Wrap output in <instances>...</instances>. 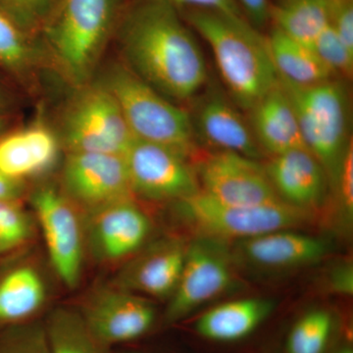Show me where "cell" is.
Listing matches in <instances>:
<instances>
[{
  "label": "cell",
  "instance_id": "19",
  "mask_svg": "<svg viewBox=\"0 0 353 353\" xmlns=\"http://www.w3.org/2000/svg\"><path fill=\"white\" fill-rule=\"evenodd\" d=\"M250 111V128L261 150L274 157L306 148L296 111L279 82Z\"/></svg>",
  "mask_w": 353,
  "mask_h": 353
},
{
  "label": "cell",
  "instance_id": "30",
  "mask_svg": "<svg viewBox=\"0 0 353 353\" xmlns=\"http://www.w3.org/2000/svg\"><path fill=\"white\" fill-rule=\"evenodd\" d=\"M31 232V221L15 201L0 202V253L23 245Z\"/></svg>",
  "mask_w": 353,
  "mask_h": 353
},
{
  "label": "cell",
  "instance_id": "5",
  "mask_svg": "<svg viewBox=\"0 0 353 353\" xmlns=\"http://www.w3.org/2000/svg\"><path fill=\"white\" fill-rule=\"evenodd\" d=\"M296 111L304 145L322 165L329 185L336 182L348 134V99L340 82L296 87L279 81Z\"/></svg>",
  "mask_w": 353,
  "mask_h": 353
},
{
  "label": "cell",
  "instance_id": "25",
  "mask_svg": "<svg viewBox=\"0 0 353 353\" xmlns=\"http://www.w3.org/2000/svg\"><path fill=\"white\" fill-rule=\"evenodd\" d=\"M50 353H108L92 336L80 313L60 308L44 324Z\"/></svg>",
  "mask_w": 353,
  "mask_h": 353
},
{
  "label": "cell",
  "instance_id": "42",
  "mask_svg": "<svg viewBox=\"0 0 353 353\" xmlns=\"http://www.w3.org/2000/svg\"><path fill=\"white\" fill-rule=\"evenodd\" d=\"M125 353H139V352H125Z\"/></svg>",
  "mask_w": 353,
  "mask_h": 353
},
{
  "label": "cell",
  "instance_id": "22",
  "mask_svg": "<svg viewBox=\"0 0 353 353\" xmlns=\"http://www.w3.org/2000/svg\"><path fill=\"white\" fill-rule=\"evenodd\" d=\"M268 43L281 82L309 87L332 80L333 74L312 48L290 39L278 28H274Z\"/></svg>",
  "mask_w": 353,
  "mask_h": 353
},
{
  "label": "cell",
  "instance_id": "35",
  "mask_svg": "<svg viewBox=\"0 0 353 353\" xmlns=\"http://www.w3.org/2000/svg\"><path fill=\"white\" fill-rule=\"evenodd\" d=\"M248 22L255 29L264 27L271 19L269 0H236Z\"/></svg>",
  "mask_w": 353,
  "mask_h": 353
},
{
  "label": "cell",
  "instance_id": "26",
  "mask_svg": "<svg viewBox=\"0 0 353 353\" xmlns=\"http://www.w3.org/2000/svg\"><path fill=\"white\" fill-rule=\"evenodd\" d=\"M333 320L330 313L314 310L294 324L288 339V353H324L331 336Z\"/></svg>",
  "mask_w": 353,
  "mask_h": 353
},
{
  "label": "cell",
  "instance_id": "38",
  "mask_svg": "<svg viewBox=\"0 0 353 353\" xmlns=\"http://www.w3.org/2000/svg\"><path fill=\"white\" fill-rule=\"evenodd\" d=\"M328 4L338 3V2L353 1V0H325Z\"/></svg>",
  "mask_w": 353,
  "mask_h": 353
},
{
  "label": "cell",
  "instance_id": "2",
  "mask_svg": "<svg viewBox=\"0 0 353 353\" xmlns=\"http://www.w3.org/2000/svg\"><path fill=\"white\" fill-rule=\"evenodd\" d=\"M185 20L210 46L232 99L250 110L278 85L268 39L245 18L209 9L185 8Z\"/></svg>",
  "mask_w": 353,
  "mask_h": 353
},
{
  "label": "cell",
  "instance_id": "10",
  "mask_svg": "<svg viewBox=\"0 0 353 353\" xmlns=\"http://www.w3.org/2000/svg\"><path fill=\"white\" fill-rule=\"evenodd\" d=\"M219 241L203 236L185 248L182 274L165 313L167 322L187 317L229 289L233 272Z\"/></svg>",
  "mask_w": 353,
  "mask_h": 353
},
{
  "label": "cell",
  "instance_id": "37",
  "mask_svg": "<svg viewBox=\"0 0 353 353\" xmlns=\"http://www.w3.org/2000/svg\"><path fill=\"white\" fill-rule=\"evenodd\" d=\"M19 192V182L8 178L0 172V202L16 201Z\"/></svg>",
  "mask_w": 353,
  "mask_h": 353
},
{
  "label": "cell",
  "instance_id": "21",
  "mask_svg": "<svg viewBox=\"0 0 353 353\" xmlns=\"http://www.w3.org/2000/svg\"><path fill=\"white\" fill-rule=\"evenodd\" d=\"M273 303L268 299H239L206 311L196 324L197 333L214 341H240L252 333L270 314Z\"/></svg>",
  "mask_w": 353,
  "mask_h": 353
},
{
  "label": "cell",
  "instance_id": "1",
  "mask_svg": "<svg viewBox=\"0 0 353 353\" xmlns=\"http://www.w3.org/2000/svg\"><path fill=\"white\" fill-rule=\"evenodd\" d=\"M120 39L129 68L172 101L192 99L208 80L201 48L170 4L139 2L123 21Z\"/></svg>",
  "mask_w": 353,
  "mask_h": 353
},
{
  "label": "cell",
  "instance_id": "17",
  "mask_svg": "<svg viewBox=\"0 0 353 353\" xmlns=\"http://www.w3.org/2000/svg\"><path fill=\"white\" fill-rule=\"evenodd\" d=\"M185 248L178 241L152 246L128 265L121 274L119 287L157 299L171 297L182 274Z\"/></svg>",
  "mask_w": 353,
  "mask_h": 353
},
{
  "label": "cell",
  "instance_id": "31",
  "mask_svg": "<svg viewBox=\"0 0 353 353\" xmlns=\"http://www.w3.org/2000/svg\"><path fill=\"white\" fill-rule=\"evenodd\" d=\"M58 0H0L1 12L23 31L36 29L57 6Z\"/></svg>",
  "mask_w": 353,
  "mask_h": 353
},
{
  "label": "cell",
  "instance_id": "41",
  "mask_svg": "<svg viewBox=\"0 0 353 353\" xmlns=\"http://www.w3.org/2000/svg\"><path fill=\"white\" fill-rule=\"evenodd\" d=\"M2 103H3V97H2L1 92H0V106L2 105Z\"/></svg>",
  "mask_w": 353,
  "mask_h": 353
},
{
  "label": "cell",
  "instance_id": "12",
  "mask_svg": "<svg viewBox=\"0 0 353 353\" xmlns=\"http://www.w3.org/2000/svg\"><path fill=\"white\" fill-rule=\"evenodd\" d=\"M63 181L69 196L90 211L134 194L124 155L69 152Z\"/></svg>",
  "mask_w": 353,
  "mask_h": 353
},
{
  "label": "cell",
  "instance_id": "20",
  "mask_svg": "<svg viewBox=\"0 0 353 353\" xmlns=\"http://www.w3.org/2000/svg\"><path fill=\"white\" fill-rule=\"evenodd\" d=\"M58 152L57 139L50 130L28 128L0 141V172L19 182L50 169Z\"/></svg>",
  "mask_w": 353,
  "mask_h": 353
},
{
  "label": "cell",
  "instance_id": "32",
  "mask_svg": "<svg viewBox=\"0 0 353 353\" xmlns=\"http://www.w3.org/2000/svg\"><path fill=\"white\" fill-rule=\"evenodd\" d=\"M334 192L338 201L341 219L347 226L352 224L353 219V143L352 139L348 145L345 155L341 159Z\"/></svg>",
  "mask_w": 353,
  "mask_h": 353
},
{
  "label": "cell",
  "instance_id": "23",
  "mask_svg": "<svg viewBox=\"0 0 353 353\" xmlns=\"http://www.w3.org/2000/svg\"><path fill=\"white\" fill-rule=\"evenodd\" d=\"M46 301V287L39 272L22 266L0 281V325L23 324L38 313Z\"/></svg>",
  "mask_w": 353,
  "mask_h": 353
},
{
  "label": "cell",
  "instance_id": "40",
  "mask_svg": "<svg viewBox=\"0 0 353 353\" xmlns=\"http://www.w3.org/2000/svg\"><path fill=\"white\" fill-rule=\"evenodd\" d=\"M3 126H4L3 120H2L1 118H0V131H1L2 128H3Z\"/></svg>",
  "mask_w": 353,
  "mask_h": 353
},
{
  "label": "cell",
  "instance_id": "27",
  "mask_svg": "<svg viewBox=\"0 0 353 353\" xmlns=\"http://www.w3.org/2000/svg\"><path fill=\"white\" fill-rule=\"evenodd\" d=\"M31 58V50L21 30L0 11V64L18 71L24 69Z\"/></svg>",
  "mask_w": 353,
  "mask_h": 353
},
{
  "label": "cell",
  "instance_id": "7",
  "mask_svg": "<svg viewBox=\"0 0 353 353\" xmlns=\"http://www.w3.org/2000/svg\"><path fill=\"white\" fill-rule=\"evenodd\" d=\"M69 152L124 155L134 138L119 104L103 85L83 90L64 121Z\"/></svg>",
  "mask_w": 353,
  "mask_h": 353
},
{
  "label": "cell",
  "instance_id": "8",
  "mask_svg": "<svg viewBox=\"0 0 353 353\" xmlns=\"http://www.w3.org/2000/svg\"><path fill=\"white\" fill-rule=\"evenodd\" d=\"M132 194L150 201H182L199 190L187 157L167 146L134 139L124 154Z\"/></svg>",
  "mask_w": 353,
  "mask_h": 353
},
{
  "label": "cell",
  "instance_id": "6",
  "mask_svg": "<svg viewBox=\"0 0 353 353\" xmlns=\"http://www.w3.org/2000/svg\"><path fill=\"white\" fill-rule=\"evenodd\" d=\"M180 203L181 212L204 238L248 240L279 230H290L308 219V211L285 201L245 206L221 203L199 190Z\"/></svg>",
  "mask_w": 353,
  "mask_h": 353
},
{
  "label": "cell",
  "instance_id": "4",
  "mask_svg": "<svg viewBox=\"0 0 353 353\" xmlns=\"http://www.w3.org/2000/svg\"><path fill=\"white\" fill-rule=\"evenodd\" d=\"M102 85L119 104L134 139L167 146L187 157L194 150L192 116L129 67L114 66Z\"/></svg>",
  "mask_w": 353,
  "mask_h": 353
},
{
  "label": "cell",
  "instance_id": "16",
  "mask_svg": "<svg viewBox=\"0 0 353 353\" xmlns=\"http://www.w3.org/2000/svg\"><path fill=\"white\" fill-rule=\"evenodd\" d=\"M192 121L194 134L220 152H236L255 160L261 157L262 150L252 128L219 92L203 97Z\"/></svg>",
  "mask_w": 353,
  "mask_h": 353
},
{
  "label": "cell",
  "instance_id": "29",
  "mask_svg": "<svg viewBox=\"0 0 353 353\" xmlns=\"http://www.w3.org/2000/svg\"><path fill=\"white\" fill-rule=\"evenodd\" d=\"M0 353H50L44 325L23 323L0 336Z\"/></svg>",
  "mask_w": 353,
  "mask_h": 353
},
{
  "label": "cell",
  "instance_id": "33",
  "mask_svg": "<svg viewBox=\"0 0 353 353\" xmlns=\"http://www.w3.org/2000/svg\"><path fill=\"white\" fill-rule=\"evenodd\" d=\"M330 24L333 26L339 38L353 51V1L328 4Z\"/></svg>",
  "mask_w": 353,
  "mask_h": 353
},
{
  "label": "cell",
  "instance_id": "3",
  "mask_svg": "<svg viewBox=\"0 0 353 353\" xmlns=\"http://www.w3.org/2000/svg\"><path fill=\"white\" fill-rule=\"evenodd\" d=\"M118 0H58L43 26L55 61L73 83H83L101 57Z\"/></svg>",
  "mask_w": 353,
  "mask_h": 353
},
{
  "label": "cell",
  "instance_id": "11",
  "mask_svg": "<svg viewBox=\"0 0 353 353\" xmlns=\"http://www.w3.org/2000/svg\"><path fill=\"white\" fill-rule=\"evenodd\" d=\"M32 205L53 268L67 287L75 288L82 275L83 238L73 204L57 190L46 188L34 194Z\"/></svg>",
  "mask_w": 353,
  "mask_h": 353
},
{
  "label": "cell",
  "instance_id": "18",
  "mask_svg": "<svg viewBox=\"0 0 353 353\" xmlns=\"http://www.w3.org/2000/svg\"><path fill=\"white\" fill-rule=\"evenodd\" d=\"M248 261L269 268H290L319 261L328 252L326 241L290 230H279L241 241Z\"/></svg>",
  "mask_w": 353,
  "mask_h": 353
},
{
  "label": "cell",
  "instance_id": "39",
  "mask_svg": "<svg viewBox=\"0 0 353 353\" xmlns=\"http://www.w3.org/2000/svg\"><path fill=\"white\" fill-rule=\"evenodd\" d=\"M339 353H353L352 350H350V348H343V350H341Z\"/></svg>",
  "mask_w": 353,
  "mask_h": 353
},
{
  "label": "cell",
  "instance_id": "28",
  "mask_svg": "<svg viewBox=\"0 0 353 353\" xmlns=\"http://www.w3.org/2000/svg\"><path fill=\"white\" fill-rule=\"evenodd\" d=\"M312 50L333 75H343L350 79L353 73V51L339 38L330 24L316 39Z\"/></svg>",
  "mask_w": 353,
  "mask_h": 353
},
{
  "label": "cell",
  "instance_id": "14",
  "mask_svg": "<svg viewBox=\"0 0 353 353\" xmlns=\"http://www.w3.org/2000/svg\"><path fill=\"white\" fill-rule=\"evenodd\" d=\"M150 231L148 216L132 199L111 202L90 211V238L95 254L108 261L129 256Z\"/></svg>",
  "mask_w": 353,
  "mask_h": 353
},
{
  "label": "cell",
  "instance_id": "15",
  "mask_svg": "<svg viewBox=\"0 0 353 353\" xmlns=\"http://www.w3.org/2000/svg\"><path fill=\"white\" fill-rule=\"evenodd\" d=\"M264 167L278 196L290 205L309 211L324 201L328 178L307 148L274 155Z\"/></svg>",
  "mask_w": 353,
  "mask_h": 353
},
{
  "label": "cell",
  "instance_id": "9",
  "mask_svg": "<svg viewBox=\"0 0 353 353\" xmlns=\"http://www.w3.org/2000/svg\"><path fill=\"white\" fill-rule=\"evenodd\" d=\"M199 190L221 203L257 206L284 201L263 165L239 153L217 152L199 163Z\"/></svg>",
  "mask_w": 353,
  "mask_h": 353
},
{
  "label": "cell",
  "instance_id": "13",
  "mask_svg": "<svg viewBox=\"0 0 353 353\" xmlns=\"http://www.w3.org/2000/svg\"><path fill=\"white\" fill-rule=\"evenodd\" d=\"M80 314L92 336L108 348L145 336L157 318L150 301L122 289L97 292Z\"/></svg>",
  "mask_w": 353,
  "mask_h": 353
},
{
  "label": "cell",
  "instance_id": "36",
  "mask_svg": "<svg viewBox=\"0 0 353 353\" xmlns=\"http://www.w3.org/2000/svg\"><path fill=\"white\" fill-rule=\"evenodd\" d=\"M332 289L343 294H352L353 290V272L350 265L339 267L331 276Z\"/></svg>",
  "mask_w": 353,
  "mask_h": 353
},
{
  "label": "cell",
  "instance_id": "34",
  "mask_svg": "<svg viewBox=\"0 0 353 353\" xmlns=\"http://www.w3.org/2000/svg\"><path fill=\"white\" fill-rule=\"evenodd\" d=\"M178 8H201L245 18L236 0H159Z\"/></svg>",
  "mask_w": 353,
  "mask_h": 353
},
{
  "label": "cell",
  "instance_id": "24",
  "mask_svg": "<svg viewBox=\"0 0 353 353\" xmlns=\"http://www.w3.org/2000/svg\"><path fill=\"white\" fill-rule=\"evenodd\" d=\"M271 18L280 31L312 48L330 25V9L325 0H280L272 7Z\"/></svg>",
  "mask_w": 353,
  "mask_h": 353
}]
</instances>
